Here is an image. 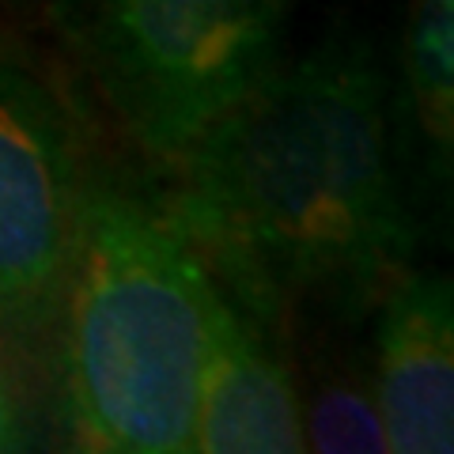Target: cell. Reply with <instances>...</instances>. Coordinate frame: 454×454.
<instances>
[{"label":"cell","mask_w":454,"mask_h":454,"mask_svg":"<svg viewBox=\"0 0 454 454\" xmlns=\"http://www.w3.org/2000/svg\"><path fill=\"white\" fill-rule=\"evenodd\" d=\"M0 454H31V428H27L16 360L8 352L4 333H0Z\"/></svg>","instance_id":"9c48e42d"},{"label":"cell","mask_w":454,"mask_h":454,"mask_svg":"<svg viewBox=\"0 0 454 454\" xmlns=\"http://www.w3.org/2000/svg\"><path fill=\"white\" fill-rule=\"evenodd\" d=\"M91 178L68 106L0 53V333L12 360L46 367Z\"/></svg>","instance_id":"277c9868"},{"label":"cell","mask_w":454,"mask_h":454,"mask_svg":"<svg viewBox=\"0 0 454 454\" xmlns=\"http://www.w3.org/2000/svg\"><path fill=\"white\" fill-rule=\"evenodd\" d=\"M390 152L417 220V193L435 212L454 163V4L424 0L405 16L394 83L387 76Z\"/></svg>","instance_id":"52a82bcc"},{"label":"cell","mask_w":454,"mask_h":454,"mask_svg":"<svg viewBox=\"0 0 454 454\" xmlns=\"http://www.w3.org/2000/svg\"><path fill=\"white\" fill-rule=\"evenodd\" d=\"M193 454H307L292 360L216 292Z\"/></svg>","instance_id":"8992f818"},{"label":"cell","mask_w":454,"mask_h":454,"mask_svg":"<svg viewBox=\"0 0 454 454\" xmlns=\"http://www.w3.org/2000/svg\"><path fill=\"white\" fill-rule=\"evenodd\" d=\"M280 0H98L57 8L118 133L175 170L284 65Z\"/></svg>","instance_id":"3957f363"},{"label":"cell","mask_w":454,"mask_h":454,"mask_svg":"<svg viewBox=\"0 0 454 454\" xmlns=\"http://www.w3.org/2000/svg\"><path fill=\"white\" fill-rule=\"evenodd\" d=\"M360 325H307L292 367L307 454H387Z\"/></svg>","instance_id":"ba28073f"},{"label":"cell","mask_w":454,"mask_h":454,"mask_svg":"<svg viewBox=\"0 0 454 454\" xmlns=\"http://www.w3.org/2000/svg\"><path fill=\"white\" fill-rule=\"evenodd\" d=\"M372 397L387 454H454V288L413 269L372 315Z\"/></svg>","instance_id":"5b68a950"},{"label":"cell","mask_w":454,"mask_h":454,"mask_svg":"<svg viewBox=\"0 0 454 454\" xmlns=\"http://www.w3.org/2000/svg\"><path fill=\"white\" fill-rule=\"evenodd\" d=\"M160 193L223 303L280 345L307 325H360L413 273L387 73L360 38L284 61Z\"/></svg>","instance_id":"6da1fadb"},{"label":"cell","mask_w":454,"mask_h":454,"mask_svg":"<svg viewBox=\"0 0 454 454\" xmlns=\"http://www.w3.org/2000/svg\"><path fill=\"white\" fill-rule=\"evenodd\" d=\"M212 307L163 193L95 170L46 348L61 454H193Z\"/></svg>","instance_id":"7a4b0ae2"}]
</instances>
